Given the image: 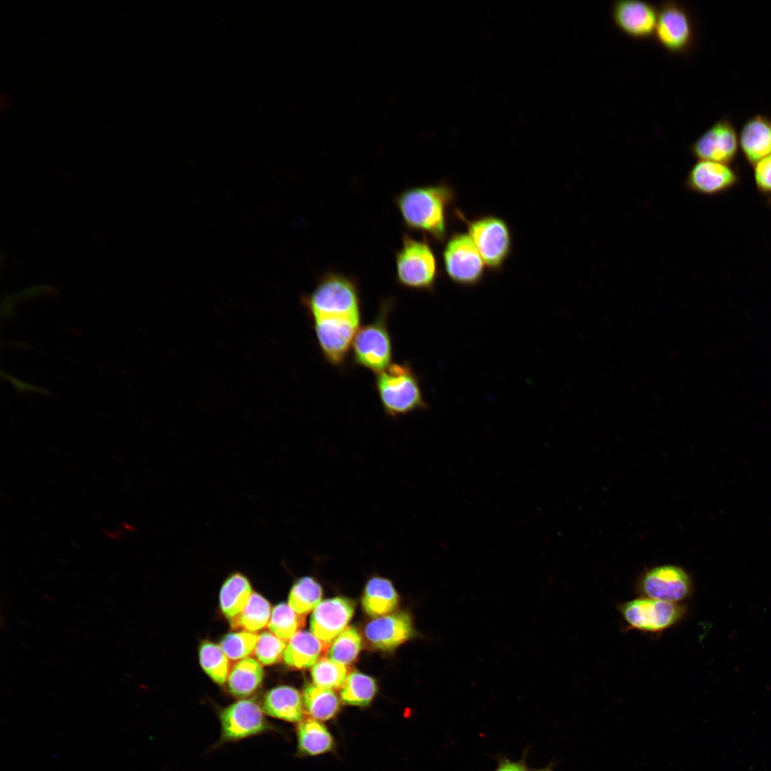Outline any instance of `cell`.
<instances>
[{
    "label": "cell",
    "instance_id": "6da1fadb",
    "mask_svg": "<svg viewBox=\"0 0 771 771\" xmlns=\"http://www.w3.org/2000/svg\"><path fill=\"white\" fill-rule=\"evenodd\" d=\"M454 200L453 189L445 182L410 186L394 198L405 228L437 242L447 237L448 216Z\"/></svg>",
    "mask_w": 771,
    "mask_h": 771
},
{
    "label": "cell",
    "instance_id": "7a4b0ae2",
    "mask_svg": "<svg viewBox=\"0 0 771 771\" xmlns=\"http://www.w3.org/2000/svg\"><path fill=\"white\" fill-rule=\"evenodd\" d=\"M301 302L311 321L362 318L358 279L337 271L322 273L314 288L301 296Z\"/></svg>",
    "mask_w": 771,
    "mask_h": 771
},
{
    "label": "cell",
    "instance_id": "3957f363",
    "mask_svg": "<svg viewBox=\"0 0 771 771\" xmlns=\"http://www.w3.org/2000/svg\"><path fill=\"white\" fill-rule=\"evenodd\" d=\"M374 384L383 412L390 418L428 407L420 378L407 362L391 363L376 373Z\"/></svg>",
    "mask_w": 771,
    "mask_h": 771
},
{
    "label": "cell",
    "instance_id": "277c9868",
    "mask_svg": "<svg viewBox=\"0 0 771 771\" xmlns=\"http://www.w3.org/2000/svg\"><path fill=\"white\" fill-rule=\"evenodd\" d=\"M393 306V298L383 299L375 318L359 328L351 346L355 366L376 374L392 363L393 341L388 321Z\"/></svg>",
    "mask_w": 771,
    "mask_h": 771
},
{
    "label": "cell",
    "instance_id": "5b68a950",
    "mask_svg": "<svg viewBox=\"0 0 771 771\" xmlns=\"http://www.w3.org/2000/svg\"><path fill=\"white\" fill-rule=\"evenodd\" d=\"M397 283L405 288L433 292L438 277L435 252L426 236L418 239L403 233L400 247L395 252Z\"/></svg>",
    "mask_w": 771,
    "mask_h": 771
},
{
    "label": "cell",
    "instance_id": "8992f818",
    "mask_svg": "<svg viewBox=\"0 0 771 771\" xmlns=\"http://www.w3.org/2000/svg\"><path fill=\"white\" fill-rule=\"evenodd\" d=\"M468 234L485 266L493 271L500 270L512 251V234L507 222L492 214L468 220L459 213Z\"/></svg>",
    "mask_w": 771,
    "mask_h": 771
},
{
    "label": "cell",
    "instance_id": "52a82bcc",
    "mask_svg": "<svg viewBox=\"0 0 771 771\" xmlns=\"http://www.w3.org/2000/svg\"><path fill=\"white\" fill-rule=\"evenodd\" d=\"M658 7L653 39L669 53H689L696 40L695 24L690 11L681 2L665 1Z\"/></svg>",
    "mask_w": 771,
    "mask_h": 771
},
{
    "label": "cell",
    "instance_id": "ba28073f",
    "mask_svg": "<svg viewBox=\"0 0 771 771\" xmlns=\"http://www.w3.org/2000/svg\"><path fill=\"white\" fill-rule=\"evenodd\" d=\"M680 603L642 596L619 606V612L629 628L647 633L663 631L679 623L686 613Z\"/></svg>",
    "mask_w": 771,
    "mask_h": 771
},
{
    "label": "cell",
    "instance_id": "9c48e42d",
    "mask_svg": "<svg viewBox=\"0 0 771 771\" xmlns=\"http://www.w3.org/2000/svg\"><path fill=\"white\" fill-rule=\"evenodd\" d=\"M445 271L453 282L463 286L478 284L485 273V263L468 233H453L442 251Z\"/></svg>",
    "mask_w": 771,
    "mask_h": 771
},
{
    "label": "cell",
    "instance_id": "30bf717a",
    "mask_svg": "<svg viewBox=\"0 0 771 771\" xmlns=\"http://www.w3.org/2000/svg\"><path fill=\"white\" fill-rule=\"evenodd\" d=\"M638 588L642 596L680 603L691 595L693 585L690 574L682 567L662 565L645 571Z\"/></svg>",
    "mask_w": 771,
    "mask_h": 771
},
{
    "label": "cell",
    "instance_id": "8fae6325",
    "mask_svg": "<svg viewBox=\"0 0 771 771\" xmlns=\"http://www.w3.org/2000/svg\"><path fill=\"white\" fill-rule=\"evenodd\" d=\"M261 707L251 700L243 699L223 709L219 718V743L238 741L273 729Z\"/></svg>",
    "mask_w": 771,
    "mask_h": 771
},
{
    "label": "cell",
    "instance_id": "7c38bea8",
    "mask_svg": "<svg viewBox=\"0 0 771 771\" xmlns=\"http://www.w3.org/2000/svg\"><path fill=\"white\" fill-rule=\"evenodd\" d=\"M658 7L643 0H618L611 6V18L623 34L636 40L654 37Z\"/></svg>",
    "mask_w": 771,
    "mask_h": 771
},
{
    "label": "cell",
    "instance_id": "4fadbf2b",
    "mask_svg": "<svg viewBox=\"0 0 771 771\" xmlns=\"http://www.w3.org/2000/svg\"><path fill=\"white\" fill-rule=\"evenodd\" d=\"M739 138L732 122L723 118L715 123L690 146L691 153L698 160L730 164L737 154Z\"/></svg>",
    "mask_w": 771,
    "mask_h": 771
},
{
    "label": "cell",
    "instance_id": "5bb4252c",
    "mask_svg": "<svg viewBox=\"0 0 771 771\" xmlns=\"http://www.w3.org/2000/svg\"><path fill=\"white\" fill-rule=\"evenodd\" d=\"M364 634L375 649L390 651L415 635L411 615L403 611L376 618L366 626Z\"/></svg>",
    "mask_w": 771,
    "mask_h": 771
},
{
    "label": "cell",
    "instance_id": "9a60e30c",
    "mask_svg": "<svg viewBox=\"0 0 771 771\" xmlns=\"http://www.w3.org/2000/svg\"><path fill=\"white\" fill-rule=\"evenodd\" d=\"M354 610L355 604L348 598L335 597L325 600L313 611L311 631L319 640L330 644L346 628Z\"/></svg>",
    "mask_w": 771,
    "mask_h": 771
},
{
    "label": "cell",
    "instance_id": "2e32d148",
    "mask_svg": "<svg viewBox=\"0 0 771 771\" xmlns=\"http://www.w3.org/2000/svg\"><path fill=\"white\" fill-rule=\"evenodd\" d=\"M739 182V175L729 164L703 160L692 166L685 180L687 188L705 196L726 192Z\"/></svg>",
    "mask_w": 771,
    "mask_h": 771
},
{
    "label": "cell",
    "instance_id": "e0dca14e",
    "mask_svg": "<svg viewBox=\"0 0 771 771\" xmlns=\"http://www.w3.org/2000/svg\"><path fill=\"white\" fill-rule=\"evenodd\" d=\"M739 145L747 162L754 166L771 153V121L761 114L747 119L743 124Z\"/></svg>",
    "mask_w": 771,
    "mask_h": 771
},
{
    "label": "cell",
    "instance_id": "ac0fdd59",
    "mask_svg": "<svg viewBox=\"0 0 771 771\" xmlns=\"http://www.w3.org/2000/svg\"><path fill=\"white\" fill-rule=\"evenodd\" d=\"M263 712L273 717L291 722L303 720V696L296 688L281 685L270 690L264 696Z\"/></svg>",
    "mask_w": 771,
    "mask_h": 771
},
{
    "label": "cell",
    "instance_id": "d6986e66",
    "mask_svg": "<svg viewBox=\"0 0 771 771\" xmlns=\"http://www.w3.org/2000/svg\"><path fill=\"white\" fill-rule=\"evenodd\" d=\"M312 633L297 632L287 644L283 659L289 667L302 669L313 666L328 647Z\"/></svg>",
    "mask_w": 771,
    "mask_h": 771
},
{
    "label": "cell",
    "instance_id": "ffe728a7",
    "mask_svg": "<svg viewBox=\"0 0 771 771\" xmlns=\"http://www.w3.org/2000/svg\"><path fill=\"white\" fill-rule=\"evenodd\" d=\"M398 602V594L390 580L381 576L368 580L361 600L366 614L373 618L390 614L396 609Z\"/></svg>",
    "mask_w": 771,
    "mask_h": 771
},
{
    "label": "cell",
    "instance_id": "44dd1931",
    "mask_svg": "<svg viewBox=\"0 0 771 771\" xmlns=\"http://www.w3.org/2000/svg\"><path fill=\"white\" fill-rule=\"evenodd\" d=\"M298 750L301 756H316L329 752L335 746L334 739L319 720L308 718L298 722L296 729Z\"/></svg>",
    "mask_w": 771,
    "mask_h": 771
},
{
    "label": "cell",
    "instance_id": "7402d4cb",
    "mask_svg": "<svg viewBox=\"0 0 771 771\" xmlns=\"http://www.w3.org/2000/svg\"><path fill=\"white\" fill-rule=\"evenodd\" d=\"M248 579L241 573L231 574L223 583L220 594V608L230 622L243 611L251 594Z\"/></svg>",
    "mask_w": 771,
    "mask_h": 771
},
{
    "label": "cell",
    "instance_id": "603a6c76",
    "mask_svg": "<svg viewBox=\"0 0 771 771\" xmlns=\"http://www.w3.org/2000/svg\"><path fill=\"white\" fill-rule=\"evenodd\" d=\"M263 678V670L260 662L246 657L236 663L230 670L228 687L235 696H249L261 686Z\"/></svg>",
    "mask_w": 771,
    "mask_h": 771
},
{
    "label": "cell",
    "instance_id": "cb8c5ba5",
    "mask_svg": "<svg viewBox=\"0 0 771 771\" xmlns=\"http://www.w3.org/2000/svg\"><path fill=\"white\" fill-rule=\"evenodd\" d=\"M304 708L314 719L329 720L340 710V702L333 690L308 683L303 691Z\"/></svg>",
    "mask_w": 771,
    "mask_h": 771
},
{
    "label": "cell",
    "instance_id": "d4e9b609",
    "mask_svg": "<svg viewBox=\"0 0 771 771\" xmlns=\"http://www.w3.org/2000/svg\"><path fill=\"white\" fill-rule=\"evenodd\" d=\"M377 692L375 680L363 673H350L341 688V699L348 705L366 707L373 700Z\"/></svg>",
    "mask_w": 771,
    "mask_h": 771
},
{
    "label": "cell",
    "instance_id": "484cf974",
    "mask_svg": "<svg viewBox=\"0 0 771 771\" xmlns=\"http://www.w3.org/2000/svg\"><path fill=\"white\" fill-rule=\"evenodd\" d=\"M322 588L311 576L300 578L291 588L288 604L297 613L305 615L313 610L321 602Z\"/></svg>",
    "mask_w": 771,
    "mask_h": 771
},
{
    "label": "cell",
    "instance_id": "4316f807",
    "mask_svg": "<svg viewBox=\"0 0 771 771\" xmlns=\"http://www.w3.org/2000/svg\"><path fill=\"white\" fill-rule=\"evenodd\" d=\"M271 612L269 602L260 594L253 593L243 611L230 623L234 628L254 633L268 624Z\"/></svg>",
    "mask_w": 771,
    "mask_h": 771
},
{
    "label": "cell",
    "instance_id": "83f0119b",
    "mask_svg": "<svg viewBox=\"0 0 771 771\" xmlns=\"http://www.w3.org/2000/svg\"><path fill=\"white\" fill-rule=\"evenodd\" d=\"M199 660L203 670L216 683L226 682L230 672L229 660L220 645L209 641L202 642Z\"/></svg>",
    "mask_w": 771,
    "mask_h": 771
},
{
    "label": "cell",
    "instance_id": "f1b7e54d",
    "mask_svg": "<svg viewBox=\"0 0 771 771\" xmlns=\"http://www.w3.org/2000/svg\"><path fill=\"white\" fill-rule=\"evenodd\" d=\"M305 624V618L294 611L288 604L276 605L271 615L268 627L271 633L287 640L291 639Z\"/></svg>",
    "mask_w": 771,
    "mask_h": 771
},
{
    "label": "cell",
    "instance_id": "f546056e",
    "mask_svg": "<svg viewBox=\"0 0 771 771\" xmlns=\"http://www.w3.org/2000/svg\"><path fill=\"white\" fill-rule=\"evenodd\" d=\"M362 646V639L353 627H347L332 642L328 650V658L348 665L358 657Z\"/></svg>",
    "mask_w": 771,
    "mask_h": 771
},
{
    "label": "cell",
    "instance_id": "4dcf8cb0",
    "mask_svg": "<svg viewBox=\"0 0 771 771\" xmlns=\"http://www.w3.org/2000/svg\"><path fill=\"white\" fill-rule=\"evenodd\" d=\"M348 675L346 665L330 658L318 660L311 669L313 683L333 690L342 688Z\"/></svg>",
    "mask_w": 771,
    "mask_h": 771
},
{
    "label": "cell",
    "instance_id": "1f68e13d",
    "mask_svg": "<svg viewBox=\"0 0 771 771\" xmlns=\"http://www.w3.org/2000/svg\"><path fill=\"white\" fill-rule=\"evenodd\" d=\"M258 635L253 632L242 630L226 635L221 647L231 660H243L254 652Z\"/></svg>",
    "mask_w": 771,
    "mask_h": 771
},
{
    "label": "cell",
    "instance_id": "d6a6232c",
    "mask_svg": "<svg viewBox=\"0 0 771 771\" xmlns=\"http://www.w3.org/2000/svg\"><path fill=\"white\" fill-rule=\"evenodd\" d=\"M286 646L284 640L271 632L266 631L258 635L254 654L260 663L270 665L283 657Z\"/></svg>",
    "mask_w": 771,
    "mask_h": 771
},
{
    "label": "cell",
    "instance_id": "836d02e7",
    "mask_svg": "<svg viewBox=\"0 0 771 771\" xmlns=\"http://www.w3.org/2000/svg\"><path fill=\"white\" fill-rule=\"evenodd\" d=\"M754 179L759 192L771 198V153L754 166Z\"/></svg>",
    "mask_w": 771,
    "mask_h": 771
},
{
    "label": "cell",
    "instance_id": "e575fe53",
    "mask_svg": "<svg viewBox=\"0 0 771 771\" xmlns=\"http://www.w3.org/2000/svg\"><path fill=\"white\" fill-rule=\"evenodd\" d=\"M493 771H531L529 770L525 755L518 761H512L506 757L498 760V766Z\"/></svg>",
    "mask_w": 771,
    "mask_h": 771
},
{
    "label": "cell",
    "instance_id": "d590c367",
    "mask_svg": "<svg viewBox=\"0 0 771 771\" xmlns=\"http://www.w3.org/2000/svg\"><path fill=\"white\" fill-rule=\"evenodd\" d=\"M104 533L114 540H120L124 535V532L119 529L114 532L104 530Z\"/></svg>",
    "mask_w": 771,
    "mask_h": 771
},
{
    "label": "cell",
    "instance_id": "8d00e7d4",
    "mask_svg": "<svg viewBox=\"0 0 771 771\" xmlns=\"http://www.w3.org/2000/svg\"><path fill=\"white\" fill-rule=\"evenodd\" d=\"M121 525L126 530H128L130 532L134 530V528L131 524H128L126 522H122Z\"/></svg>",
    "mask_w": 771,
    "mask_h": 771
},
{
    "label": "cell",
    "instance_id": "74e56055",
    "mask_svg": "<svg viewBox=\"0 0 771 771\" xmlns=\"http://www.w3.org/2000/svg\"><path fill=\"white\" fill-rule=\"evenodd\" d=\"M531 771H554V770H553V766L551 765H548V766H546L545 767L539 768V769H535V770H533Z\"/></svg>",
    "mask_w": 771,
    "mask_h": 771
}]
</instances>
